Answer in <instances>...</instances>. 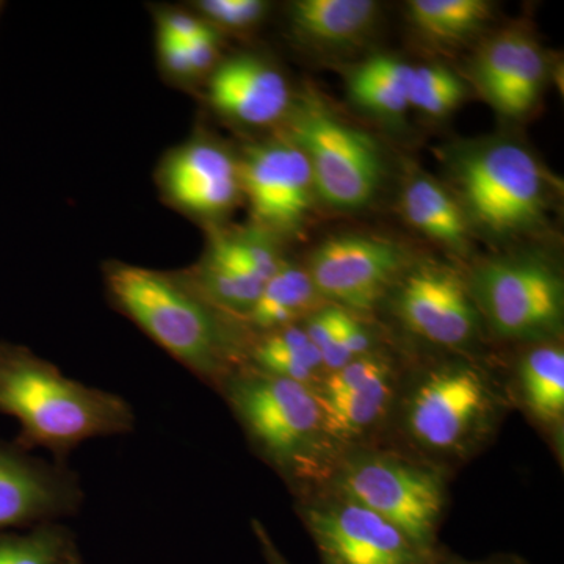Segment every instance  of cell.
Returning a JSON list of instances; mask_svg holds the SVG:
<instances>
[{
    "instance_id": "1",
    "label": "cell",
    "mask_w": 564,
    "mask_h": 564,
    "mask_svg": "<svg viewBox=\"0 0 564 564\" xmlns=\"http://www.w3.org/2000/svg\"><path fill=\"white\" fill-rule=\"evenodd\" d=\"M513 408L508 383L467 352L402 375L388 430L397 448L447 467L491 443Z\"/></svg>"
},
{
    "instance_id": "2",
    "label": "cell",
    "mask_w": 564,
    "mask_h": 564,
    "mask_svg": "<svg viewBox=\"0 0 564 564\" xmlns=\"http://www.w3.org/2000/svg\"><path fill=\"white\" fill-rule=\"evenodd\" d=\"M104 276L115 306L207 384L220 388L247 364L252 336L243 322L207 302L184 273L110 262Z\"/></svg>"
},
{
    "instance_id": "3",
    "label": "cell",
    "mask_w": 564,
    "mask_h": 564,
    "mask_svg": "<svg viewBox=\"0 0 564 564\" xmlns=\"http://www.w3.org/2000/svg\"><path fill=\"white\" fill-rule=\"evenodd\" d=\"M0 413L17 419L20 445L57 458L93 437L132 432L131 404L117 393L70 380L22 345L0 343Z\"/></svg>"
},
{
    "instance_id": "4",
    "label": "cell",
    "mask_w": 564,
    "mask_h": 564,
    "mask_svg": "<svg viewBox=\"0 0 564 564\" xmlns=\"http://www.w3.org/2000/svg\"><path fill=\"white\" fill-rule=\"evenodd\" d=\"M218 391L256 454L299 497L326 485L345 447L329 433L313 389L245 364Z\"/></svg>"
},
{
    "instance_id": "5",
    "label": "cell",
    "mask_w": 564,
    "mask_h": 564,
    "mask_svg": "<svg viewBox=\"0 0 564 564\" xmlns=\"http://www.w3.org/2000/svg\"><path fill=\"white\" fill-rule=\"evenodd\" d=\"M447 170L470 231L508 240L536 231L547 220V176L521 141L485 137L456 143L447 154Z\"/></svg>"
},
{
    "instance_id": "6",
    "label": "cell",
    "mask_w": 564,
    "mask_h": 564,
    "mask_svg": "<svg viewBox=\"0 0 564 564\" xmlns=\"http://www.w3.org/2000/svg\"><path fill=\"white\" fill-rule=\"evenodd\" d=\"M447 473V467L393 445H351L344 448L321 489L362 505L415 544L437 551V533L448 503Z\"/></svg>"
},
{
    "instance_id": "7",
    "label": "cell",
    "mask_w": 564,
    "mask_h": 564,
    "mask_svg": "<svg viewBox=\"0 0 564 564\" xmlns=\"http://www.w3.org/2000/svg\"><path fill=\"white\" fill-rule=\"evenodd\" d=\"M284 135L311 166L315 195L336 210L364 209L373 202L384 163L372 137L340 118L317 93L304 91L292 101Z\"/></svg>"
},
{
    "instance_id": "8",
    "label": "cell",
    "mask_w": 564,
    "mask_h": 564,
    "mask_svg": "<svg viewBox=\"0 0 564 564\" xmlns=\"http://www.w3.org/2000/svg\"><path fill=\"white\" fill-rule=\"evenodd\" d=\"M485 328L507 343H554L564 323V281L543 256H496L467 274Z\"/></svg>"
},
{
    "instance_id": "9",
    "label": "cell",
    "mask_w": 564,
    "mask_h": 564,
    "mask_svg": "<svg viewBox=\"0 0 564 564\" xmlns=\"http://www.w3.org/2000/svg\"><path fill=\"white\" fill-rule=\"evenodd\" d=\"M388 300L400 325L433 347L469 352L484 334L466 274L447 263H410Z\"/></svg>"
},
{
    "instance_id": "10",
    "label": "cell",
    "mask_w": 564,
    "mask_h": 564,
    "mask_svg": "<svg viewBox=\"0 0 564 564\" xmlns=\"http://www.w3.org/2000/svg\"><path fill=\"white\" fill-rule=\"evenodd\" d=\"M322 564H434L426 551L362 505L328 489L303 494L296 505Z\"/></svg>"
},
{
    "instance_id": "11",
    "label": "cell",
    "mask_w": 564,
    "mask_h": 564,
    "mask_svg": "<svg viewBox=\"0 0 564 564\" xmlns=\"http://www.w3.org/2000/svg\"><path fill=\"white\" fill-rule=\"evenodd\" d=\"M408 265L406 252L392 240L343 234L318 245L306 270L326 303L362 315L388 299Z\"/></svg>"
},
{
    "instance_id": "12",
    "label": "cell",
    "mask_w": 564,
    "mask_h": 564,
    "mask_svg": "<svg viewBox=\"0 0 564 564\" xmlns=\"http://www.w3.org/2000/svg\"><path fill=\"white\" fill-rule=\"evenodd\" d=\"M402 375L380 348L326 373L313 392L334 440L344 447L380 443Z\"/></svg>"
},
{
    "instance_id": "13",
    "label": "cell",
    "mask_w": 564,
    "mask_h": 564,
    "mask_svg": "<svg viewBox=\"0 0 564 564\" xmlns=\"http://www.w3.org/2000/svg\"><path fill=\"white\" fill-rule=\"evenodd\" d=\"M239 166L254 225L274 239L299 232L317 196L303 151L282 135L252 144Z\"/></svg>"
},
{
    "instance_id": "14",
    "label": "cell",
    "mask_w": 564,
    "mask_h": 564,
    "mask_svg": "<svg viewBox=\"0 0 564 564\" xmlns=\"http://www.w3.org/2000/svg\"><path fill=\"white\" fill-rule=\"evenodd\" d=\"M80 500L76 475L0 441V533L54 522L79 510Z\"/></svg>"
},
{
    "instance_id": "15",
    "label": "cell",
    "mask_w": 564,
    "mask_h": 564,
    "mask_svg": "<svg viewBox=\"0 0 564 564\" xmlns=\"http://www.w3.org/2000/svg\"><path fill=\"white\" fill-rule=\"evenodd\" d=\"M159 182L169 202L202 220H218L242 196L239 159L214 141L182 144L163 161Z\"/></svg>"
},
{
    "instance_id": "16",
    "label": "cell",
    "mask_w": 564,
    "mask_h": 564,
    "mask_svg": "<svg viewBox=\"0 0 564 564\" xmlns=\"http://www.w3.org/2000/svg\"><path fill=\"white\" fill-rule=\"evenodd\" d=\"M207 98L223 117L245 126L285 120L292 93L284 74L258 55H234L212 70Z\"/></svg>"
},
{
    "instance_id": "17",
    "label": "cell",
    "mask_w": 564,
    "mask_h": 564,
    "mask_svg": "<svg viewBox=\"0 0 564 564\" xmlns=\"http://www.w3.org/2000/svg\"><path fill=\"white\" fill-rule=\"evenodd\" d=\"M513 406L521 408L555 445L563 447L564 348L558 340L534 344L514 366L508 383Z\"/></svg>"
},
{
    "instance_id": "18",
    "label": "cell",
    "mask_w": 564,
    "mask_h": 564,
    "mask_svg": "<svg viewBox=\"0 0 564 564\" xmlns=\"http://www.w3.org/2000/svg\"><path fill=\"white\" fill-rule=\"evenodd\" d=\"M380 6L373 0H299L291 7L293 32L318 51H345L372 33Z\"/></svg>"
},
{
    "instance_id": "19",
    "label": "cell",
    "mask_w": 564,
    "mask_h": 564,
    "mask_svg": "<svg viewBox=\"0 0 564 564\" xmlns=\"http://www.w3.org/2000/svg\"><path fill=\"white\" fill-rule=\"evenodd\" d=\"M404 217L419 232L451 251L469 250L470 231L466 215L454 193L426 174H415L402 192Z\"/></svg>"
},
{
    "instance_id": "20",
    "label": "cell",
    "mask_w": 564,
    "mask_h": 564,
    "mask_svg": "<svg viewBox=\"0 0 564 564\" xmlns=\"http://www.w3.org/2000/svg\"><path fill=\"white\" fill-rule=\"evenodd\" d=\"M326 304L315 289L306 267L282 262L263 285L258 302L243 318L251 333L262 334L299 325Z\"/></svg>"
},
{
    "instance_id": "21",
    "label": "cell",
    "mask_w": 564,
    "mask_h": 564,
    "mask_svg": "<svg viewBox=\"0 0 564 564\" xmlns=\"http://www.w3.org/2000/svg\"><path fill=\"white\" fill-rule=\"evenodd\" d=\"M247 366L311 389L326 375L321 352L300 323L252 336Z\"/></svg>"
},
{
    "instance_id": "22",
    "label": "cell",
    "mask_w": 564,
    "mask_h": 564,
    "mask_svg": "<svg viewBox=\"0 0 564 564\" xmlns=\"http://www.w3.org/2000/svg\"><path fill=\"white\" fill-rule=\"evenodd\" d=\"M184 276L207 302L242 322L265 285L214 245H209L198 265L192 272H184Z\"/></svg>"
},
{
    "instance_id": "23",
    "label": "cell",
    "mask_w": 564,
    "mask_h": 564,
    "mask_svg": "<svg viewBox=\"0 0 564 564\" xmlns=\"http://www.w3.org/2000/svg\"><path fill=\"white\" fill-rule=\"evenodd\" d=\"M413 66L392 55H377L356 66L348 79L352 101L370 113L402 117L410 109Z\"/></svg>"
},
{
    "instance_id": "24",
    "label": "cell",
    "mask_w": 564,
    "mask_h": 564,
    "mask_svg": "<svg viewBox=\"0 0 564 564\" xmlns=\"http://www.w3.org/2000/svg\"><path fill=\"white\" fill-rule=\"evenodd\" d=\"M302 326L321 352L326 373L378 350L372 333L358 315L332 303L323 304Z\"/></svg>"
},
{
    "instance_id": "25",
    "label": "cell",
    "mask_w": 564,
    "mask_h": 564,
    "mask_svg": "<svg viewBox=\"0 0 564 564\" xmlns=\"http://www.w3.org/2000/svg\"><path fill=\"white\" fill-rule=\"evenodd\" d=\"M410 21L423 39L440 44H462L484 31L494 6L486 0H413Z\"/></svg>"
},
{
    "instance_id": "26",
    "label": "cell",
    "mask_w": 564,
    "mask_h": 564,
    "mask_svg": "<svg viewBox=\"0 0 564 564\" xmlns=\"http://www.w3.org/2000/svg\"><path fill=\"white\" fill-rule=\"evenodd\" d=\"M547 74L545 52L541 50L533 36L525 33L521 50L507 79L497 88L488 102L503 117H524L540 101L547 82Z\"/></svg>"
},
{
    "instance_id": "27",
    "label": "cell",
    "mask_w": 564,
    "mask_h": 564,
    "mask_svg": "<svg viewBox=\"0 0 564 564\" xmlns=\"http://www.w3.org/2000/svg\"><path fill=\"white\" fill-rule=\"evenodd\" d=\"M76 555L73 534L54 522L0 533V564H68Z\"/></svg>"
},
{
    "instance_id": "28",
    "label": "cell",
    "mask_w": 564,
    "mask_h": 564,
    "mask_svg": "<svg viewBox=\"0 0 564 564\" xmlns=\"http://www.w3.org/2000/svg\"><path fill=\"white\" fill-rule=\"evenodd\" d=\"M210 245L263 282L269 281L284 262L274 237L256 225L239 231L217 232Z\"/></svg>"
},
{
    "instance_id": "29",
    "label": "cell",
    "mask_w": 564,
    "mask_h": 564,
    "mask_svg": "<svg viewBox=\"0 0 564 564\" xmlns=\"http://www.w3.org/2000/svg\"><path fill=\"white\" fill-rule=\"evenodd\" d=\"M466 96L458 76L443 65L413 66L410 85V109L426 117L443 118L452 113Z\"/></svg>"
},
{
    "instance_id": "30",
    "label": "cell",
    "mask_w": 564,
    "mask_h": 564,
    "mask_svg": "<svg viewBox=\"0 0 564 564\" xmlns=\"http://www.w3.org/2000/svg\"><path fill=\"white\" fill-rule=\"evenodd\" d=\"M525 32L519 29L497 33L486 41L478 51L473 65V76L478 90L486 101L496 93L497 88L507 79L511 66L514 65Z\"/></svg>"
},
{
    "instance_id": "31",
    "label": "cell",
    "mask_w": 564,
    "mask_h": 564,
    "mask_svg": "<svg viewBox=\"0 0 564 564\" xmlns=\"http://www.w3.org/2000/svg\"><path fill=\"white\" fill-rule=\"evenodd\" d=\"M196 10L203 18L231 31H245L262 21L269 3L262 0H202Z\"/></svg>"
},
{
    "instance_id": "32",
    "label": "cell",
    "mask_w": 564,
    "mask_h": 564,
    "mask_svg": "<svg viewBox=\"0 0 564 564\" xmlns=\"http://www.w3.org/2000/svg\"><path fill=\"white\" fill-rule=\"evenodd\" d=\"M209 22L184 13V11H165L159 17V35L188 43L196 36L209 31Z\"/></svg>"
},
{
    "instance_id": "33",
    "label": "cell",
    "mask_w": 564,
    "mask_h": 564,
    "mask_svg": "<svg viewBox=\"0 0 564 564\" xmlns=\"http://www.w3.org/2000/svg\"><path fill=\"white\" fill-rule=\"evenodd\" d=\"M185 44H187L192 77L203 76L207 70H214L218 58V33L214 28Z\"/></svg>"
},
{
    "instance_id": "34",
    "label": "cell",
    "mask_w": 564,
    "mask_h": 564,
    "mask_svg": "<svg viewBox=\"0 0 564 564\" xmlns=\"http://www.w3.org/2000/svg\"><path fill=\"white\" fill-rule=\"evenodd\" d=\"M159 54L165 69L177 77H192L187 44L159 35Z\"/></svg>"
},
{
    "instance_id": "35",
    "label": "cell",
    "mask_w": 564,
    "mask_h": 564,
    "mask_svg": "<svg viewBox=\"0 0 564 564\" xmlns=\"http://www.w3.org/2000/svg\"><path fill=\"white\" fill-rule=\"evenodd\" d=\"M434 564H529L524 558L518 555L500 554L492 555L486 560H466L463 556L452 554L441 547L437 552L436 562Z\"/></svg>"
},
{
    "instance_id": "36",
    "label": "cell",
    "mask_w": 564,
    "mask_h": 564,
    "mask_svg": "<svg viewBox=\"0 0 564 564\" xmlns=\"http://www.w3.org/2000/svg\"><path fill=\"white\" fill-rule=\"evenodd\" d=\"M251 527L267 564H291L288 562V558L281 554L280 549L274 544L272 536L267 532V529L262 525L261 521L252 519Z\"/></svg>"
},
{
    "instance_id": "37",
    "label": "cell",
    "mask_w": 564,
    "mask_h": 564,
    "mask_svg": "<svg viewBox=\"0 0 564 564\" xmlns=\"http://www.w3.org/2000/svg\"><path fill=\"white\" fill-rule=\"evenodd\" d=\"M68 564H82L79 555L74 556Z\"/></svg>"
},
{
    "instance_id": "38",
    "label": "cell",
    "mask_w": 564,
    "mask_h": 564,
    "mask_svg": "<svg viewBox=\"0 0 564 564\" xmlns=\"http://www.w3.org/2000/svg\"><path fill=\"white\" fill-rule=\"evenodd\" d=\"M0 10H2V3H0Z\"/></svg>"
}]
</instances>
